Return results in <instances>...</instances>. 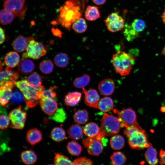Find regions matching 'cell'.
I'll return each mask as SVG.
<instances>
[{
    "label": "cell",
    "mask_w": 165,
    "mask_h": 165,
    "mask_svg": "<svg viewBox=\"0 0 165 165\" xmlns=\"http://www.w3.org/2000/svg\"><path fill=\"white\" fill-rule=\"evenodd\" d=\"M85 6V0H67L59 9L57 22L70 30L72 24L82 16Z\"/></svg>",
    "instance_id": "1"
},
{
    "label": "cell",
    "mask_w": 165,
    "mask_h": 165,
    "mask_svg": "<svg viewBox=\"0 0 165 165\" xmlns=\"http://www.w3.org/2000/svg\"><path fill=\"white\" fill-rule=\"evenodd\" d=\"M15 85L23 94L28 107L33 108L40 103L45 89L43 86H35L31 84L26 79L16 81Z\"/></svg>",
    "instance_id": "2"
},
{
    "label": "cell",
    "mask_w": 165,
    "mask_h": 165,
    "mask_svg": "<svg viewBox=\"0 0 165 165\" xmlns=\"http://www.w3.org/2000/svg\"><path fill=\"white\" fill-rule=\"evenodd\" d=\"M134 62V58L129 54L120 50L113 55L112 59L116 72L122 76L130 73Z\"/></svg>",
    "instance_id": "3"
},
{
    "label": "cell",
    "mask_w": 165,
    "mask_h": 165,
    "mask_svg": "<svg viewBox=\"0 0 165 165\" xmlns=\"http://www.w3.org/2000/svg\"><path fill=\"white\" fill-rule=\"evenodd\" d=\"M124 134L128 138L129 144L133 149H141L148 148V142L145 131L134 127H125Z\"/></svg>",
    "instance_id": "4"
},
{
    "label": "cell",
    "mask_w": 165,
    "mask_h": 165,
    "mask_svg": "<svg viewBox=\"0 0 165 165\" xmlns=\"http://www.w3.org/2000/svg\"><path fill=\"white\" fill-rule=\"evenodd\" d=\"M121 126L119 118L105 113L101 119L99 133L105 136L115 135L119 132Z\"/></svg>",
    "instance_id": "5"
},
{
    "label": "cell",
    "mask_w": 165,
    "mask_h": 165,
    "mask_svg": "<svg viewBox=\"0 0 165 165\" xmlns=\"http://www.w3.org/2000/svg\"><path fill=\"white\" fill-rule=\"evenodd\" d=\"M113 110L114 113L118 115L123 127H134L140 130L143 129L137 123L135 112L131 108L123 109L120 111L116 109Z\"/></svg>",
    "instance_id": "6"
},
{
    "label": "cell",
    "mask_w": 165,
    "mask_h": 165,
    "mask_svg": "<svg viewBox=\"0 0 165 165\" xmlns=\"http://www.w3.org/2000/svg\"><path fill=\"white\" fill-rule=\"evenodd\" d=\"M28 38L29 43L23 57L36 60L46 54V50L42 43L35 41L33 37Z\"/></svg>",
    "instance_id": "7"
},
{
    "label": "cell",
    "mask_w": 165,
    "mask_h": 165,
    "mask_svg": "<svg viewBox=\"0 0 165 165\" xmlns=\"http://www.w3.org/2000/svg\"><path fill=\"white\" fill-rule=\"evenodd\" d=\"M26 117V112L21 106H18L9 114L10 127L13 129H22L24 126Z\"/></svg>",
    "instance_id": "8"
},
{
    "label": "cell",
    "mask_w": 165,
    "mask_h": 165,
    "mask_svg": "<svg viewBox=\"0 0 165 165\" xmlns=\"http://www.w3.org/2000/svg\"><path fill=\"white\" fill-rule=\"evenodd\" d=\"M107 28L110 32L118 31L124 26V20L116 13L109 15L104 20Z\"/></svg>",
    "instance_id": "9"
},
{
    "label": "cell",
    "mask_w": 165,
    "mask_h": 165,
    "mask_svg": "<svg viewBox=\"0 0 165 165\" xmlns=\"http://www.w3.org/2000/svg\"><path fill=\"white\" fill-rule=\"evenodd\" d=\"M82 143L85 147L87 148L88 152L90 155L98 156L103 151L104 145L101 141L97 138V135L83 140Z\"/></svg>",
    "instance_id": "10"
},
{
    "label": "cell",
    "mask_w": 165,
    "mask_h": 165,
    "mask_svg": "<svg viewBox=\"0 0 165 165\" xmlns=\"http://www.w3.org/2000/svg\"><path fill=\"white\" fill-rule=\"evenodd\" d=\"M26 0H5L3 3L4 9L21 18L26 9L23 8Z\"/></svg>",
    "instance_id": "11"
},
{
    "label": "cell",
    "mask_w": 165,
    "mask_h": 165,
    "mask_svg": "<svg viewBox=\"0 0 165 165\" xmlns=\"http://www.w3.org/2000/svg\"><path fill=\"white\" fill-rule=\"evenodd\" d=\"M82 89L85 95V104L90 107L97 108L100 96L97 91L93 89L88 91H87L84 88Z\"/></svg>",
    "instance_id": "12"
},
{
    "label": "cell",
    "mask_w": 165,
    "mask_h": 165,
    "mask_svg": "<svg viewBox=\"0 0 165 165\" xmlns=\"http://www.w3.org/2000/svg\"><path fill=\"white\" fill-rule=\"evenodd\" d=\"M18 73L14 72L9 67L0 72V87L10 83H15L18 79Z\"/></svg>",
    "instance_id": "13"
},
{
    "label": "cell",
    "mask_w": 165,
    "mask_h": 165,
    "mask_svg": "<svg viewBox=\"0 0 165 165\" xmlns=\"http://www.w3.org/2000/svg\"><path fill=\"white\" fill-rule=\"evenodd\" d=\"M43 111L50 116L53 115L58 108V104L53 99L42 97L40 102Z\"/></svg>",
    "instance_id": "14"
},
{
    "label": "cell",
    "mask_w": 165,
    "mask_h": 165,
    "mask_svg": "<svg viewBox=\"0 0 165 165\" xmlns=\"http://www.w3.org/2000/svg\"><path fill=\"white\" fill-rule=\"evenodd\" d=\"M98 88L101 94L104 96H109L114 92L115 88V85L112 79H105L99 83Z\"/></svg>",
    "instance_id": "15"
},
{
    "label": "cell",
    "mask_w": 165,
    "mask_h": 165,
    "mask_svg": "<svg viewBox=\"0 0 165 165\" xmlns=\"http://www.w3.org/2000/svg\"><path fill=\"white\" fill-rule=\"evenodd\" d=\"M15 83H10L0 87V105L5 106L10 100Z\"/></svg>",
    "instance_id": "16"
},
{
    "label": "cell",
    "mask_w": 165,
    "mask_h": 165,
    "mask_svg": "<svg viewBox=\"0 0 165 165\" xmlns=\"http://www.w3.org/2000/svg\"><path fill=\"white\" fill-rule=\"evenodd\" d=\"M28 43V38L20 35L13 40L12 46L15 51L21 52L26 49Z\"/></svg>",
    "instance_id": "17"
},
{
    "label": "cell",
    "mask_w": 165,
    "mask_h": 165,
    "mask_svg": "<svg viewBox=\"0 0 165 165\" xmlns=\"http://www.w3.org/2000/svg\"><path fill=\"white\" fill-rule=\"evenodd\" d=\"M42 139L41 131L36 128L30 129L26 134L27 141L31 145H34L40 142Z\"/></svg>",
    "instance_id": "18"
},
{
    "label": "cell",
    "mask_w": 165,
    "mask_h": 165,
    "mask_svg": "<svg viewBox=\"0 0 165 165\" xmlns=\"http://www.w3.org/2000/svg\"><path fill=\"white\" fill-rule=\"evenodd\" d=\"M35 68V64L31 60L25 59L19 63L18 67L19 72L24 74H28L32 72Z\"/></svg>",
    "instance_id": "19"
},
{
    "label": "cell",
    "mask_w": 165,
    "mask_h": 165,
    "mask_svg": "<svg viewBox=\"0 0 165 165\" xmlns=\"http://www.w3.org/2000/svg\"><path fill=\"white\" fill-rule=\"evenodd\" d=\"M20 57L16 52L11 51L8 53L5 56L4 62L9 68H14L19 63Z\"/></svg>",
    "instance_id": "20"
},
{
    "label": "cell",
    "mask_w": 165,
    "mask_h": 165,
    "mask_svg": "<svg viewBox=\"0 0 165 165\" xmlns=\"http://www.w3.org/2000/svg\"><path fill=\"white\" fill-rule=\"evenodd\" d=\"M81 96V94L78 92H69L65 97V104L68 106H75L79 102Z\"/></svg>",
    "instance_id": "21"
},
{
    "label": "cell",
    "mask_w": 165,
    "mask_h": 165,
    "mask_svg": "<svg viewBox=\"0 0 165 165\" xmlns=\"http://www.w3.org/2000/svg\"><path fill=\"white\" fill-rule=\"evenodd\" d=\"M85 16L86 19L90 21H94L99 18L101 16L98 7L88 6L85 12Z\"/></svg>",
    "instance_id": "22"
},
{
    "label": "cell",
    "mask_w": 165,
    "mask_h": 165,
    "mask_svg": "<svg viewBox=\"0 0 165 165\" xmlns=\"http://www.w3.org/2000/svg\"><path fill=\"white\" fill-rule=\"evenodd\" d=\"M145 153V159L150 165H157L158 160L157 158V152L150 144Z\"/></svg>",
    "instance_id": "23"
},
{
    "label": "cell",
    "mask_w": 165,
    "mask_h": 165,
    "mask_svg": "<svg viewBox=\"0 0 165 165\" xmlns=\"http://www.w3.org/2000/svg\"><path fill=\"white\" fill-rule=\"evenodd\" d=\"M21 158L22 161L28 165L34 164L37 159L36 154L31 150H26L22 152L21 154Z\"/></svg>",
    "instance_id": "24"
},
{
    "label": "cell",
    "mask_w": 165,
    "mask_h": 165,
    "mask_svg": "<svg viewBox=\"0 0 165 165\" xmlns=\"http://www.w3.org/2000/svg\"><path fill=\"white\" fill-rule=\"evenodd\" d=\"M83 130L78 124H73L68 130V134L72 139L75 140L81 139L83 136Z\"/></svg>",
    "instance_id": "25"
},
{
    "label": "cell",
    "mask_w": 165,
    "mask_h": 165,
    "mask_svg": "<svg viewBox=\"0 0 165 165\" xmlns=\"http://www.w3.org/2000/svg\"><path fill=\"white\" fill-rule=\"evenodd\" d=\"M113 102L112 99L110 97H106L99 100L97 108L102 112H107L113 110Z\"/></svg>",
    "instance_id": "26"
},
{
    "label": "cell",
    "mask_w": 165,
    "mask_h": 165,
    "mask_svg": "<svg viewBox=\"0 0 165 165\" xmlns=\"http://www.w3.org/2000/svg\"><path fill=\"white\" fill-rule=\"evenodd\" d=\"M50 137L56 142H60L67 138L65 132L61 127L54 128L51 131Z\"/></svg>",
    "instance_id": "27"
},
{
    "label": "cell",
    "mask_w": 165,
    "mask_h": 165,
    "mask_svg": "<svg viewBox=\"0 0 165 165\" xmlns=\"http://www.w3.org/2000/svg\"><path fill=\"white\" fill-rule=\"evenodd\" d=\"M100 130V128L96 123L90 122L85 126L83 132L88 137H93L98 134Z\"/></svg>",
    "instance_id": "28"
},
{
    "label": "cell",
    "mask_w": 165,
    "mask_h": 165,
    "mask_svg": "<svg viewBox=\"0 0 165 165\" xmlns=\"http://www.w3.org/2000/svg\"><path fill=\"white\" fill-rule=\"evenodd\" d=\"M17 17L13 13L5 9L0 11V23L3 25L8 24Z\"/></svg>",
    "instance_id": "29"
},
{
    "label": "cell",
    "mask_w": 165,
    "mask_h": 165,
    "mask_svg": "<svg viewBox=\"0 0 165 165\" xmlns=\"http://www.w3.org/2000/svg\"><path fill=\"white\" fill-rule=\"evenodd\" d=\"M111 147L114 149L119 150L124 146L125 141L124 138L120 135H116L111 138L110 141Z\"/></svg>",
    "instance_id": "30"
},
{
    "label": "cell",
    "mask_w": 165,
    "mask_h": 165,
    "mask_svg": "<svg viewBox=\"0 0 165 165\" xmlns=\"http://www.w3.org/2000/svg\"><path fill=\"white\" fill-rule=\"evenodd\" d=\"M88 118V112L85 109L78 110L73 116L75 122L80 124H84L86 123Z\"/></svg>",
    "instance_id": "31"
},
{
    "label": "cell",
    "mask_w": 165,
    "mask_h": 165,
    "mask_svg": "<svg viewBox=\"0 0 165 165\" xmlns=\"http://www.w3.org/2000/svg\"><path fill=\"white\" fill-rule=\"evenodd\" d=\"M72 27L76 32L81 33L86 31L87 26L85 20L81 17L73 23Z\"/></svg>",
    "instance_id": "32"
},
{
    "label": "cell",
    "mask_w": 165,
    "mask_h": 165,
    "mask_svg": "<svg viewBox=\"0 0 165 165\" xmlns=\"http://www.w3.org/2000/svg\"><path fill=\"white\" fill-rule=\"evenodd\" d=\"M54 62L56 65L60 68H64L68 64L69 59L68 55L63 53L57 54L54 58Z\"/></svg>",
    "instance_id": "33"
},
{
    "label": "cell",
    "mask_w": 165,
    "mask_h": 165,
    "mask_svg": "<svg viewBox=\"0 0 165 165\" xmlns=\"http://www.w3.org/2000/svg\"><path fill=\"white\" fill-rule=\"evenodd\" d=\"M110 159L113 165H123L126 162L127 158L122 152H117L113 153Z\"/></svg>",
    "instance_id": "34"
},
{
    "label": "cell",
    "mask_w": 165,
    "mask_h": 165,
    "mask_svg": "<svg viewBox=\"0 0 165 165\" xmlns=\"http://www.w3.org/2000/svg\"><path fill=\"white\" fill-rule=\"evenodd\" d=\"M67 148L70 154L75 156L79 155L82 150L81 145L78 143L74 141L68 142L67 145Z\"/></svg>",
    "instance_id": "35"
},
{
    "label": "cell",
    "mask_w": 165,
    "mask_h": 165,
    "mask_svg": "<svg viewBox=\"0 0 165 165\" xmlns=\"http://www.w3.org/2000/svg\"><path fill=\"white\" fill-rule=\"evenodd\" d=\"M90 78L89 75L84 74L82 76L75 78L74 82V86L76 88H84L89 83Z\"/></svg>",
    "instance_id": "36"
},
{
    "label": "cell",
    "mask_w": 165,
    "mask_h": 165,
    "mask_svg": "<svg viewBox=\"0 0 165 165\" xmlns=\"http://www.w3.org/2000/svg\"><path fill=\"white\" fill-rule=\"evenodd\" d=\"M67 118V115L63 108H57L54 114L49 117V118L60 123H63Z\"/></svg>",
    "instance_id": "37"
},
{
    "label": "cell",
    "mask_w": 165,
    "mask_h": 165,
    "mask_svg": "<svg viewBox=\"0 0 165 165\" xmlns=\"http://www.w3.org/2000/svg\"><path fill=\"white\" fill-rule=\"evenodd\" d=\"M54 65L52 62L49 60L43 61L40 64L39 68L43 73L49 74L52 72L53 69Z\"/></svg>",
    "instance_id": "38"
},
{
    "label": "cell",
    "mask_w": 165,
    "mask_h": 165,
    "mask_svg": "<svg viewBox=\"0 0 165 165\" xmlns=\"http://www.w3.org/2000/svg\"><path fill=\"white\" fill-rule=\"evenodd\" d=\"M55 165H72L73 162L66 156L58 153H55Z\"/></svg>",
    "instance_id": "39"
},
{
    "label": "cell",
    "mask_w": 165,
    "mask_h": 165,
    "mask_svg": "<svg viewBox=\"0 0 165 165\" xmlns=\"http://www.w3.org/2000/svg\"><path fill=\"white\" fill-rule=\"evenodd\" d=\"M124 26V35L128 41H132L138 36V33L133 29L131 25L126 24Z\"/></svg>",
    "instance_id": "40"
},
{
    "label": "cell",
    "mask_w": 165,
    "mask_h": 165,
    "mask_svg": "<svg viewBox=\"0 0 165 165\" xmlns=\"http://www.w3.org/2000/svg\"><path fill=\"white\" fill-rule=\"evenodd\" d=\"M31 85L35 86L41 85L42 80L40 75L36 73L31 74L26 79Z\"/></svg>",
    "instance_id": "41"
},
{
    "label": "cell",
    "mask_w": 165,
    "mask_h": 165,
    "mask_svg": "<svg viewBox=\"0 0 165 165\" xmlns=\"http://www.w3.org/2000/svg\"><path fill=\"white\" fill-rule=\"evenodd\" d=\"M131 26L133 29L138 33L144 30L146 27V24L143 20L136 19L132 22Z\"/></svg>",
    "instance_id": "42"
},
{
    "label": "cell",
    "mask_w": 165,
    "mask_h": 165,
    "mask_svg": "<svg viewBox=\"0 0 165 165\" xmlns=\"http://www.w3.org/2000/svg\"><path fill=\"white\" fill-rule=\"evenodd\" d=\"M24 99V95L19 90L16 89L12 92L10 100L13 103H19L22 102Z\"/></svg>",
    "instance_id": "43"
},
{
    "label": "cell",
    "mask_w": 165,
    "mask_h": 165,
    "mask_svg": "<svg viewBox=\"0 0 165 165\" xmlns=\"http://www.w3.org/2000/svg\"><path fill=\"white\" fill-rule=\"evenodd\" d=\"M56 86L50 87L47 90H44L42 93V97H47L55 99L57 96L55 90L57 88Z\"/></svg>",
    "instance_id": "44"
},
{
    "label": "cell",
    "mask_w": 165,
    "mask_h": 165,
    "mask_svg": "<svg viewBox=\"0 0 165 165\" xmlns=\"http://www.w3.org/2000/svg\"><path fill=\"white\" fill-rule=\"evenodd\" d=\"M73 162L77 165H94L91 160L85 157L77 158Z\"/></svg>",
    "instance_id": "45"
},
{
    "label": "cell",
    "mask_w": 165,
    "mask_h": 165,
    "mask_svg": "<svg viewBox=\"0 0 165 165\" xmlns=\"http://www.w3.org/2000/svg\"><path fill=\"white\" fill-rule=\"evenodd\" d=\"M10 123L9 118L5 115H0V129H4L7 128Z\"/></svg>",
    "instance_id": "46"
},
{
    "label": "cell",
    "mask_w": 165,
    "mask_h": 165,
    "mask_svg": "<svg viewBox=\"0 0 165 165\" xmlns=\"http://www.w3.org/2000/svg\"><path fill=\"white\" fill-rule=\"evenodd\" d=\"M159 155L160 163L162 165H165V150L161 149Z\"/></svg>",
    "instance_id": "47"
},
{
    "label": "cell",
    "mask_w": 165,
    "mask_h": 165,
    "mask_svg": "<svg viewBox=\"0 0 165 165\" xmlns=\"http://www.w3.org/2000/svg\"><path fill=\"white\" fill-rule=\"evenodd\" d=\"M5 38L4 30L0 27V44L3 42Z\"/></svg>",
    "instance_id": "48"
},
{
    "label": "cell",
    "mask_w": 165,
    "mask_h": 165,
    "mask_svg": "<svg viewBox=\"0 0 165 165\" xmlns=\"http://www.w3.org/2000/svg\"><path fill=\"white\" fill-rule=\"evenodd\" d=\"M52 31L53 35L55 36L59 37L61 36V32L59 29L53 28Z\"/></svg>",
    "instance_id": "49"
},
{
    "label": "cell",
    "mask_w": 165,
    "mask_h": 165,
    "mask_svg": "<svg viewBox=\"0 0 165 165\" xmlns=\"http://www.w3.org/2000/svg\"><path fill=\"white\" fill-rule=\"evenodd\" d=\"M93 2L97 5H101L104 4L106 0H92Z\"/></svg>",
    "instance_id": "50"
},
{
    "label": "cell",
    "mask_w": 165,
    "mask_h": 165,
    "mask_svg": "<svg viewBox=\"0 0 165 165\" xmlns=\"http://www.w3.org/2000/svg\"><path fill=\"white\" fill-rule=\"evenodd\" d=\"M161 18H162L163 23L165 24V8L164 9L163 13L162 15Z\"/></svg>",
    "instance_id": "51"
},
{
    "label": "cell",
    "mask_w": 165,
    "mask_h": 165,
    "mask_svg": "<svg viewBox=\"0 0 165 165\" xmlns=\"http://www.w3.org/2000/svg\"><path fill=\"white\" fill-rule=\"evenodd\" d=\"M3 68L2 65L1 61L0 59V72L2 71Z\"/></svg>",
    "instance_id": "52"
},
{
    "label": "cell",
    "mask_w": 165,
    "mask_h": 165,
    "mask_svg": "<svg viewBox=\"0 0 165 165\" xmlns=\"http://www.w3.org/2000/svg\"><path fill=\"white\" fill-rule=\"evenodd\" d=\"M162 53L165 56V46L162 50Z\"/></svg>",
    "instance_id": "53"
},
{
    "label": "cell",
    "mask_w": 165,
    "mask_h": 165,
    "mask_svg": "<svg viewBox=\"0 0 165 165\" xmlns=\"http://www.w3.org/2000/svg\"><path fill=\"white\" fill-rule=\"evenodd\" d=\"M161 111L163 112H165V107H162L161 108Z\"/></svg>",
    "instance_id": "54"
},
{
    "label": "cell",
    "mask_w": 165,
    "mask_h": 165,
    "mask_svg": "<svg viewBox=\"0 0 165 165\" xmlns=\"http://www.w3.org/2000/svg\"><path fill=\"white\" fill-rule=\"evenodd\" d=\"M55 165L51 164H49V165Z\"/></svg>",
    "instance_id": "55"
}]
</instances>
